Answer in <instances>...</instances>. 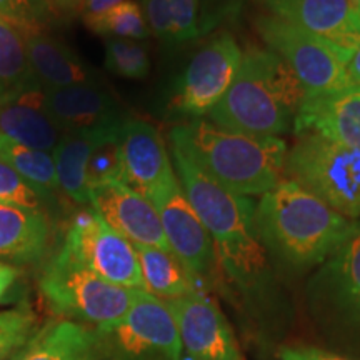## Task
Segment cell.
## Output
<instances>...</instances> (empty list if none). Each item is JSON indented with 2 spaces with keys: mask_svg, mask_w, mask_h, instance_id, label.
I'll use <instances>...</instances> for the list:
<instances>
[{
  "mask_svg": "<svg viewBox=\"0 0 360 360\" xmlns=\"http://www.w3.org/2000/svg\"><path fill=\"white\" fill-rule=\"evenodd\" d=\"M172 155L180 186L212 240L220 272L242 295L262 294L270 267L255 231V204L250 197L227 191L179 150Z\"/></svg>",
  "mask_w": 360,
  "mask_h": 360,
  "instance_id": "6da1fadb",
  "label": "cell"
},
{
  "mask_svg": "<svg viewBox=\"0 0 360 360\" xmlns=\"http://www.w3.org/2000/svg\"><path fill=\"white\" fill-rule=\"evenodd\" d=\"M355 222L289 179L264 193L254 212L265 252L294 270L322 265L344 244Z\"/></svg>",
  "mask_w": 360,
  "mask_h": 360,
  "instance_id": "7a4b0ae2",
  "label": "cell"
},
{
  "mask_svg": "<svg viewBox=\"0 0 360 360\" xmlns=\"http://www.w3.org/2000/svg\"><path fill=\"white\" fill-rule=\"evenodd\" d=\"M170 141L174 150L237 195L262 197L285 174L289 148L274 135L238 132L207 119H193L170 130Z\"/></svg>",
  "mask_w": 360,
  "mask_h": 360,
  "instance_id": "3957f363",
  "label": "cell"
},
{
  "mask_svg": "<svg viewBox=\"0 0 360 360\" xmlns=\"http://www.w3.org/2000/svg\"><path fill=\"white\" fill-rule=\"evenodd\" d=\"M305 97L302 84L277 53L250 49L232 85L207 117L225 129L278 137L294 125Z\"/></svg>",
  "mask_w": 360,
  "mask_h": 360,
  "instance_id": "277c9868",
  "label": "cell"
},
{
  "mask_svg": "<svg viewBox=\"0 0 360 360\" xmlns=\"http://www.w3.org/2000/svg\"><path fill=\"white\" fill-rule=\"evenodd\" d=\"M39 289L53 314L90 327L109 326L122 319L141 292L103 281L65 245L44 265Z\"/></svg>",
  "mask_w": 360,
  "mask_h": 360,
  "instance_id": "5b68a950",
  "label": "cell"
},
{
  "mask_svg": "<svg viewBox=\"0 0 360 360\" xmlns=\"http://www.w3.org/2000/svg\"><path fill=\"white\" fill-rule=\"evenodd\" d=\"M285 175L350 220L360 219V148L317 134L297 135Z\"/></svg>",
  "mask_w": 360,
  "mask_h": 360,
  "instance_id": "8992f818",
  "label": "cell"
},
{
  "mask_svg": "<svg viewBox=\"0 0 360 360\" xmlns=\"http://www.w3.org/2000/svg\"><path fill=\"white\" fill-rule=\"evenodd\" d=\"M97 360H182L177 322L165 300L141 290L122 319L94 327Z\"/></svg>",
  "mask_w": 360,
  "mask_h": 360,
  "instance_id": "52a82bcc",
  "label": "cell"
},
{
  "mask_svg": "<svg viewBox=\"0 0 360 360\" xmlns=\"http://www.w3.org/2000/svg\"><path fill=\"white\" fill-rule=\"evenodd\" d=\"M255 27L269 51L290 67L307 97L354 84L347 72L350 56L328 40L274 15L257 17Z\"/></svg>",
  "mask_w": 360,
  "mask_h": 360,
  "instance_id": "ba28073f",
  "label": "cell"
},
{
  "mask_svg": "<svg viewBox=\"0 0 360 360\" xmlns=\"http://www.w3.org/2000/svg\"><path fill=\"white\" fill-rule=\"evenodd\" d=\"M64 245L103 281L125 289L143 290L135 245L115 232L94 209L75 215Z\"/></svg>",
  "mask_w": 360,
  "mask_h": 360,
  "instance_id": "9c48e42d",
  "label": "cell"
},
{
  "mask_svg": "<svg viewBox=\"0 0 360 360\" xmlns=\"http://www.w3.org/2000/svg\"><path fill=\"white\" fill-rule=\"evenodd\" d=\"M146 197L159 214L172 254L182 260L200 282L210 281L219 267L214 244L180 186L177 174L152 188Z\"/></svg>",
  "mask_w": 360,
  "mask_h": 360,
  "instance_id": "30bf717a",
  "label": "cell"
},
{
  "mask_svg": "<svg viewBox=\"0 0 360 360\" xmlns=\"http://www.w3.org/2000/svg\"><path fill=\"white\" fill-rule=\"evenodd\" d=\"M242 57L244 52L229 34L200 49L179 79L174 97L175 109L192 119L209 115L232 85Z\"/></svg>",
  "mask_w": 360,
  "mask_h": 360,
  "instance_id": "8fae6325",
  "label": "cell"
},
{
  "mask_svg": "<svg viewBox=\"0 0 360 360\" xmlns=\"http://www.w3.org/2000/svg\"><path fill=\"white\" fill-rule=\"evenodd\" d=\"M165 302L177 322L182 347L192 360H244L231 323L204 290Z\"/></svg>",
  "mask_w": 360,
  "mask_h": 360,
  "instance_id": "7c38bea8",
  "label": "cell"
},
{
  "mask_svg": "<svg viewBox=\"0 0 360 360\" xmlns=\"http://www.w3.org/2000/svg\"><path fill=\"white\" fill-rule=\"evenodd\" d=\"M90 205L115 232L134 245L172 252L152 202L120 180L90 187Z\"/></svg>",
  "mask_w": 360,
  "mask_h": 360,
  "instance_id": "4fadbf2b",
  "label": "cell"
},
{
  "mask_svg": "<svg viewBox=\"0 0 360 360\" xmlns=\"http://www.w3.org/2000/svg\"><path fill=\"white\" fill-rule=\"evenodd\" d=\"M270 15L328 40L347 56L360 45V12L350 0H264Z\"/></svg>",
  "mask_w": 360,
  "mask_h": 360,
  "instance_id": "5bb4252c",
  "label": "cell"
},
{
  "mask_svg": "<svg viewBox=\"0 0 360 360\" xmlns=\"http://www.w3.org/2000/svg\"><path fill=\"white\" fill-rule=\"evenodd\" d=\"M314 294L345 326L360 330V219L344 244L323 262Z\"/></svg>",
  "mask_w": 360,
  "mask_h": 360,
  "instance_id": "9a60e30c",
  "label": "cell"
},
{
  "mask_svg": "<svg viewBox=\"0 0 360 360\" xmlns=\"http://www.w3.org/2000/svg\"><path fill=\"white\" fill-rule=\"evenodd\" d=\"M122 182L142 195L175 174L159 130L147 120L127 117L119 135Z\"/></svg>",
  "mask_w": 360,
  "mask_h": 360,
  "instance_id": "2e32d148",
  "label": "cell"
},
{
  "mask_svg": "<svg viewBox=\"0 0 360 360\" xmlns=\"http://www.w3.org/2000/svg\"><path fill=\"white\" fill-rule=\"evenodd\" d=\"M294 130L297 135L317 134L360 148V85L305 97L295 115Z\"/></svg>",
  "mask_w": 360,
  "mask_h": 360,
  "instance_id": "e0dca14e",
  "label": "cell"
},
{
  "mask_svg": "<svg viewBox=\"0 0 360 360\" xmlns=\"http://www.w3.org/2000/svg\"><path fill=\"white\" fill-rule=\"evenodd\" d=\"M0 135L53 154L62 132L45 110V89L39 82L0 97Z\"/></svg>",
  "mask_w": 360,
  "mask_h": 360,
  "instance_id": "ac0fdd59",
  "label": "cell"
},
{
  "mask_svg": "<svg viewBox=\"0 0 360 360\" xmlns=\"http://www.w3.org/2000/svg\"><path fill=\"white\" fill-rule=\"evenodd\" d=\"M45 110L62 134L94 129L124 117L117 98L103 84L45 89Z\"/></svg>",
  "mask_w": 360,
  "mask_h": 360,
  "instance_id": "d6986e66",
  "label": "cell"
},
{
  "mask_svg": "<svg viewBox=\"0 0 360 360\" xmlns=\"http://www.w3.org/2000/svg\"><path fill=\"white\" fill-rule=\"evenodd\" d=\"M24 39L30 70L44 89L102 84L97 70L58 39L44 34L42 30L24 32Z\"/></svg>",
  "mask_w": 360,
  "mask_h": 360,
  "instance_id": "ffe728a7",
  "label": "cell"
},
{
  "mask_svg": "<svg viewBox=\"0 0 360 360\" xmlns=\"http://www.w3.org/2000/svg\"><path fill=\"white\" fill-rule=\"evenodd\" d=\"M125 119L127 117L94 129L62 134L53 150L58 187L75 204L90 205V188L87 186V165L90 157L103 139L119 132Z\"/></svg>",
  "mask_w": 360,
  "mask_h": 360,
  "instance_id": "44dd1931",
  "label": "cell"
},
{
  "mask_svg": "<svg viewBox=\"0 0 360 360\" xmlns=\"http://www.w3.org/2000/svg\"><path fill=\"white\" fill-rule=\"evenodd\" d=\"M51 225L42 210L0 202V260L32 264L44 257Z\"/></svg>",
  "mask_w": 360,
  "mask_h": 360,
  "instance_id": "7402d4cb",
  "label": "cell"
},
{
  "mask_svg": "<svg viewBox=\"0 0 360 360\" xmlns=\"http://www.w3.org/2000/svg\"><path fill=\"white\" fill-rule=\"evenodd\" d=\"M20 360H97L96 328L65 319L49 322Z\"/></svg>",
  "mask_w": 360,
  "mask_h": 360,
  "instance_id": "603a6c76",
  "label": "cell"
},
{
  "mask_svg": "<svg viewBox=\"0 0 360 360\" xmlns=\"http://www.w3.org/2000/svg\"><path fill=\"white\" fill-rule=\"evenodd\" d=\"M135 250L147 294L160 300H174L204 290L199 278L172 252L148 245H135Z\"/></svg>",
  "mask_w": 360,
  "mask_h": 360,
  "instance_id": "cb8c5ba5",
  "label": "cell"
},
{
  "mask_svg": "<svg viewBox=\"0 0 360 360\" xmlns=\"http://www.w3.org/2000/svg\"><path fill=\"white\" fill-rule=\"evenodd\" d=\"M0 160L11 165L39 193L42 200H51L53 193L60 188L56 160L51 152L20 146L0 135Z\"/></svg>",
  "mask_w": 360,
  "mask_h": 360,
  "instance_id": "d4e9b609",
  "label": "cell"
},
{
  "mask_svg": "<svg viewBox=\"0 0 360 360\" xmlns=\"http://www.w3.org/2000/svg\"><path fill=\"white\" fill-rule=\"evenodd\" d=\"M25 51L24 32L0 17V97L35 84Z\"/></svg>",
  "mask_w": 360,
  "mask_h": 360,
  "instance_id": "484cf974",
  "label": "cell"
},
{
  "mask_svg": "<svg viewBox=\"0 0 360 360\" xmlns=\"http://www.w3.org/2000/svg\"><path fill=\"white\" fill-rule=\"evenodd\" d=\"M85 25L94 34L103 35L107 39L146 40L150 35L141 4L134 0H125L119 6L107 8L101 13L84 15Z\"/></svg>",
  "mask_w": 360,
  "mask_h": 360,
  "instance_id": "4316f807",
  "label": "cell"
},
{
  "mask_svg": "<svg viewBox=\"0 0 360 360\" xmlns=\"http://www.w3.org/2000/svg\"><path fill=\"white\" fill-rule=\"evenodd\" d=\"M37 332V314L29 304L0 310V360L19 357L29 347Z\"/></svg>",
  "mask_w": 360,
  "mask_h": 360,
  "instance_id": "83f0119b",
  "label": "cell"
},
{
  "mask_svg": "<svg viewBox=\"0 0 360 360\" xmlns=\"http://www.w3.org/2000/svg\"><path fill=\"white\" fill-rule=\"evenodd\" d=\"M105 67L122 79L143 80L150 74V57L137 40L107 39Z\"/></svg>",
  "mask_w": 360,
  "mask_h": 360,
  "instance_id": "f1b7e54d",
  "label": "cell"
},
{
  "mask_svg": "<svg viewBox=\"0 0 360 360\" xmlns=\"http://www.w3.org/2000/svg\"><path fill=\"white\" fill-rule=\"evenodd\" d=\"M119 135L120 130L105 137L96 147V150L92 152V157H90L87 165L89 188L98 186V184L112 182V180H120L122 182V160H120Z\"/></svg>",
  "mask_w": 360,
  "mask_h": 360,
  "instance_id": "f546056e",
  "label": "cell"
},
{
  "mask_svg": "<svg viewBox=\"0 0 360 360\" xmlns=\"http://www.w3.org/2000/svg\"><path fill=\"white\" fill-rule=\"evenodd\" d=\"M0 17L22 32H34L51 19V4L49 0H0Z\"/></svg>",
  "mask_w": 360,
  "mask_h": 360,
  "instance_id": "4dcf8cb0",
  "label": "cell"
},
{
  "mask_svg": "<svg viewBox=\"0 0 360 360\" xmlns=\"http://www.w3.org/2000/svg\"><path fill=\"white\" fill-rule=\"evenodd\" d=\"M0 202L42 210V199L11 165L0 160Z\"/></svg>",
  "mask_w": 360,
  "mask_h": 360,
  "instance_id": "1f68e13d",
  "label": "cell"
},
{
  "mask_svg": "<svg viewBox=\"0 0 360 360\" xmlns=\"http://www.w3.org/2000/svg\"><path fill=\"white\" fill-rule=\"evenodd\" d=\"M199 0H172L174 44H184L200 35Z\"/></svg>",
  "mask_w": 360,
  "mask_h": 360,
  "instance_id": "d6a6232c",
  "label": "cell"
},
{
  "mask_svg": "<svg viewBox=\"0 0 360 360\" xmlns=\"http://www.w3.org/2000/svg\"><path fill=\"white\" fill-rule=\"evenodd\" d=\"M146 22L157 39L174 44L172 0H141Z\"/></svg>",
  "mask_w": 360,
  "mask_h": 360,
  "instance_id": "836d02e7",
  "label": "cell"
},
{
  "mask_svg": "<svg viewBox=\"0 0 360 360\" xmlns=\"http://www.w3.org/2000/svg\"><path fill=\"white\" fill-rule=\"evenodd\" d=\"M24 272L17 264L0 260V305L19 300Z\"/></svg>",
  "mask_w": 360,
  "mask_h": 360,
  "instance_id": "e575fe53",
  "label": "cell"
},
{
  "mask_svg": "<svg viewBox=\"0 0 360 360\" xmlns=\"http://www.w3.org/2000/svg\"><path fill=\"white\" fill-rule=\"evenodd\" d=\"M278 360H349L334 352L309 347V345H290L278 350Z\"/></svg>",
  "mask_w": 360,
  "mask_h": 360,
  "instance_id": "d590c367",
  "label": "cell"
},
{
  "mask_svg": "<svg viewBox=\"0 0 360 360\" xmlns=\"http://www.w3.org/2000/svg\"><path fill=\"white\" fill-rule=\"evenodd\" d=\"M125 0H85L84 15H94V13H101L107 8L119 6Z\"/></svg>",
  "mask_w": 360,
  "mask_h": 360,
  "instance_id": "8d00e7d4",
  "label": "cell"
},
{
  "mask_svg": "<svg viewBox=\"0 0 360 360\" xmlns=\"http://www.w3.org/2000/svg\"><path fill=\"white\" fill-rule=\"evenodd\" d=\"M347 72L350 80H352L354 84L360 85V45L352 52V56L349 57Z\"/></svg>",
  "mask_w": 360,
  "mask_h": 360,
  "instance_id": "74e56055",
  "label": "cell"
},
{
  "mask_svg": "<svg viewBox=\"0 0 360 360\" xmlns=\"http://www.w3.org/2000/svg\"><path fill=\"white\" fill-rule=\"evenodd\" d=\"M49 2L62 8V11H77V8H84L85 6V0H49Z\"/></svg>",
  "mask_w": 360,
  "mask_h": 360,
  "instance_id": "f35d334b",
  "label": "cell"
},
{
  "mask_svg": "<svg viewBox=\"0 0 360 360\" xmlns=\"http://www.w3.org/2000/svg\"><path fill=\"white\" fill-rule=\"evenodd\" d=\"M350 2H352V4H354V7L357 8V11L360 12V0H350Z\"/></svg>",
  "mask_w": 360,
  "mask_h": 360,
  "instance_id": "ab89813d",
  "label": "cell"
},
{
  "mask_svg": "<svg viewBox=\"0 0 360 360\" xmlns=\"http://www.w3.org/2000/svg\"><path fill=\"white\" fill-rule=\"evenodd\" d=\"M24 352H25V350H24ZM24 352H22V354H24ZM22 354L19 355V357H15V359H12V360H20V357H22Z\"/></svg>",
  "mask_w": 360,
  "mask_h": 360,
  "instance_id": "60d3db41",
  "label": "cell"
}]
</instances>
